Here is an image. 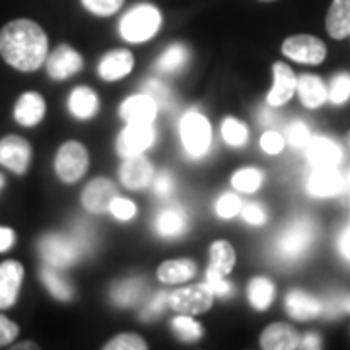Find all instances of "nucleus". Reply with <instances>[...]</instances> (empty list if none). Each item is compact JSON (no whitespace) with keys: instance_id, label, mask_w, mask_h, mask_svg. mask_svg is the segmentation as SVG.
Returning a JSON list of instances; mask_svg holds the SVG:
<instances>
[{"instance_id":"nucleus-1","label":"nucleus","mask_w":350,"mask_h":350,"mask_svg":"<svg viewBox=\"0 0 350 350\" xmlns=\"http://www.w3.org/2000/svg\"><path fill=\"white\" fill-rule=\"evenodd\" d=\"M0 55L20 72H33L49 57V39L33 20H12L0 31Z\"/></svg>"},{"instance_id":"nucleus-2","label":"nucleus","mask_w":350,"mask_h":350,"mask_svg":"<svg viewBox=\"0 0 350 350\" xmlns=\"http://www.w3.org/2000/svg\"><path fill=\"white\" fill-rule=\"evenodd\" d=\"M313 239H315V224L306 216L296 218L280 232V236L276 239V257L284 262L298 261L310 251Z\"/></svg>"},{"instance_id":"nucleus-3","label":"nucleus","mask_w":350,"mask_h":350,"mask_svg":"<svg viewBox=\"0 0 350 350\" xmlns=\"http://www.w3.org/2000/svg\"><path fill=\"white\" fill-rule=\"evenodd\" d=\"M162 25V14L152 4H138L121 20V38L129 43H144L152 39Z\"/></svg>"},{"instance_id":"nucleus-4","label":"nucleus","mask_w":350,"mask_h":350,"mask_svg":"<svg viewBox=\"0 0 350 350\" xmlns=\"http://www.w3.org/2000/svg\"><path fill=\"white\" fill-rule=\"evenodd\" d=\"M181 142L183 148L191 158H202L208 148H211V140H213V131L211 123L204 115L199 111H189L181 119Z\"/></svg>"},{"instance_id":"nucleus-5","label":"nucleus","mask_w":350,"mask_h":350,"mask_svg":"<svg viewBox=\"0 0 350 350\" xmlns=\"http://www.w3.org/2000/svg\"><path fill=\"white\" fill-rule=\"evenodd\" d=\"M90 165V156L84 144L76 142V140H68L57 152L55 158V172L57 177L63 183H76L80 181L84 174L88 172Z\"/></svg>"},{"instance_id":"nucleus-6","label":"nucleus","mask_w":350,"mask_h":350,"mask_svg":"<svg viewBox=\"0 0 350 350\" xmlns=\"http://www.w3.org/2000/svg\"><path fill=\"white\" fill-rule=\"evenodd\" d=\"M39 253L45 265L57 267V269L72 267L82 255L75 239L61 236V234H49L39 239Z\"/></svg>"},{"instance_id":"nucleus-7","label":"nucleus","mask_w":350,"mask_h":350,"mask_svg":"<svg viewBox=\"0 0 350 350\" xmlns=\"http://www.w3.org/2000/svg\"><path fill=\"white\" fill-rule=\"evenodd\" d=\"M214 304V292L208 284H195V286L181 288L170 294V306L172 310L183 315H199L208 312Z\"/></svg>"},{"instance_id":"nucleus-8","label":"nucleus","mask_w":350,"mask_h":350,"mask_svg":"<svg viewBox=\"0 0 350 350\" xmlns=\"http://www.w3.org/2000/svg\"><path fill=\"white\" fill-rule=\"evenodd\" d=\"M156 140L152 123H129L117 138V152L121 158H131L146 152Z\"/></svg>"},{"instance_id":"nucleus-9","label":"nucleus","mask_w":350,"mask_h":350,"mask_svg":"<svg viewBox=\"0 0 350 350\" xmlns=\"http://www.w3.org/2000/svg\"><path fill=\"white\" fill-rule=\"evenodd\" d=\"M282 53L300 64H319L327 57V47L313 36H292L282 43Z\"/></svg>"},{"instance_id":"nucleus-10","label":"nucleus","mask_w":350,"mask_h":350,"mask_svg":"<svg viewBox=\"0 0 350 350\" xmlns=\"http://www.w3.org/2000/svg\"><path fill=\"white\" fill-rule=\"evenodd\" d=\"M31 163V146L22 137H4L0 140V165L14 174L24 175Z\"/></svg>"},{"instance_id":"nucleus-11","label":"nucleus","mask_w":350,"mask_h":350,"mask_svg":"<svg viewBox=\"0 0 350 350\" xmlns=\"http://www.w3.org/2000/svg\"><path fill=\"white\" fill-rule=\"evenodd\" d=\"M45 66H47V75L53 80H66V78H70V76H75L76 72L82 70L84 61H82V55L78 51L68 47V45H61L47 57Z\"/></svg>"},{"instance_id":"nucleus-12","label":"nucleus","mask_w":350,"mask_h":350,"mask_svg":"<svg viewBox=\"0 0 350 350\" xmlns=\"http://www.w3.org/2000/svg\"><path fill=\"white\" fill-rule=\"evenodd\" d=\"M121 183L131 191H142V189L150 187L152 179H154V167L152 163L142 156H131L125 158V162L119 170Z\"/></svg>"},{"instance_id":"nucleus-13","label":"nucleus","mask_w":350,"mask_h":350,"mask_svg":"<svg viewBox=\"0 0 350 350\" xmlns=\"http://www.w3.org/2000/svg\"><path fill=\"white\" fill-rule=\"evenodd\" d=\"M117 197V187L109 179L98 177L94 181H90L82 193V204L88 213L103 214L109 211L111 200Z\"/></svg>"},{"instance_id":"nucleus-14","label":"nucleus","mask_w":350,"mask_h":350,"mask_svg":"<svg viewBox=\"0 0 350 350\" xmlns=\"http://www.w3.org/2000/svg\"><path fill=\"white\" fill-rule=\"evenodd\" d=\"M24 280V267L18 261L0 262V310H8L18 301Z\"/></svg>"},{"instance_id":"nucleus-15","label":"nucleus","mask_w":350,"mask_h":350,"mask_svg":"<svg viewBox=\"0 0 350 350\" xmlns=\"http://www.w3.org/2000/svg\"><path fill=\"white\" fill-rule=\"evenodd\" d=\"M273 75H275V84L267 96V103L273 107H282L284 103L292 100L298 86V78L294 75V70L284 63L273 64Z\"/></svg>"},{"instance_id":"nucleus-16","label":"nucleus","mask_w":350,"mask_h":350,"mask_svg":"<svg viewBox=\"0 0 350 350\" xmlns=\"http://www.w3.org/2000/svg\"><path fill=\"white\" fill-rule=\"evenodd\" d=\"M45 100L38 92H25L14 105V119L22 126H36L45 117Z\"/></svg>"},{"instance_id":"nucleus-17","label":"nucleus","mask_w":350,"mask_h":350,"mask_svg":"<svg viewBox=\"0 0 350 350\" xmlns=\"http://www.w3.org/2000/svg\"><path fill=\"white\" fill-rule=\"evenodd\" d=\"M158 103L148 94H138L129 100L123 101L121 105V117L126 123H154L156 115H158Z\"/></svg>"},{"instance_id":"nucleus-18","label":"nucleus","mask_w":350,"mask_h":350,"mask_svg":"<svg viewBox=\"0 0 350 350\" xmlns=\"http://www.w3.org/2000/svg\"><path fill=\"white\" fill-rule=\"evenodd\" d=\"M306 148H308V158H310L313 170L337 167L340 160H342L340 146L335 144L333 140H329V138H312Z\"/></svg>"},{"instance_id":"nucleus-19","label":"nucleus","mask_w":350,"mask_h":350,"mask_svg":"<svg viewBox=\"0 0 350 350\" xmlns=\"http://www.w3.org/2000/svg\"><path fill=\"white\" fill-rule=\"evenodd\" d=\"M300 347V337L294 327L288 323H273L261 335V349L265 350H292Z\"/></svg>"},{"instance_id":"nucleus-20","label":"nucleus","mask_w":350,"mask_h":350,"mask_svg":"<svg viewBox=\"0 0 350 350\" xmlns=\"http://www.w3.org/2000/svg\"><path fill=\"white\" fill-rule=\"evenodd\" d=\"M135 66V59H133V53L126 49H115L109 51L103 59L100 61L98 66V72L103 80L113 82V80H119L126 76Z\"/></svg>"},{"instance_id":"nucleus-21","label":"nucleus","mask_w":350,"mask_h":350,"mask_svg":"<svg viewBox=\"0 0 350 350\" xmlns=\"http://www.w3.org/2000/svg\"><path fill=\"white\" fill-rule=\"evenodd\" d=\"M345 187V179L338 174L337 167H319L315 170L308 181V191L313 197H333Z\"/></svg>"},{"instance_id":"nucleus-22","label":"nucleus","mask_w":350,"mask_h":350,"mask_svg":"<svg viewBox=\"0 0 350 350\" xmlns=\"http://www.w3.org/2000/svg\"><path fill=\"white\" fill-rule=\"evenodd\" d=\"M154 228L160 238H179L187 230V214L181 206H165L156 216Z\"/></svg>"},{"instance_id":"nucleus-23","label":"nucleus","mask_w":350,"mask_h":350,"mask_svg":"<svg viewBox=\"0 0 350 350\" xmlns=\"http://www.w3.org/2000/svg\"><path fill=\"white\" fill-rule=\"evenodd\" d=\"M286 312L292 319L310 321L323 313V304L301 290H292L286 298Z\"/></svg>"},{"instance_id":"nucleus-24","label":"nucleus","mask_w":350,"mask_h":350,"mask_svg":"<svg viewBox=\"0 0 350 350\" xmlns=\"http://www.w3.org/2000/svg\"><path fill=\"white\" fill-rule=\"evenodd\" d=\"M296 90H298L301 103L308 109H317V107H321L329 100V90H327V86L323 84V80L319 76L301 75L298 78Z\"/></svg>"},{"instance_id":"nucleus-25","label":"nucleus","mask_w":350,"mask_h":350,"mask_svg":"<svg viewBox=\"0 0 350 350\" xmlns=\"http://www.w3.org/2000/svg\"><path fill=\"white\" fill-rule=\"evenodd\" d=\"M327 31L333 39H345L350 36V0H333L327 12Z\"/></svg>"},{"instance_id":"nucleus-26","label":"nucleus","mask_w":350,"mask_h":350,"mask_svg":"<svg viewBox=\"0 0 350 350\" xmlns=\"http://www.w3.org/2000/svg\"><path fill=\"white\" fill-rule=\"evenodd\" d=\"M68 109H70V113L75 115L76 119L86 121V119H92L98 113V109H100V100H98V96H96L94 90H90L86 86H80L76 88L75 92L70 94V98H68Z\"/></svg>"},{"instance_id":"nucleus-27","label":"nucleus","mask_w":350,"mask_h":350,"mask_svg":"<svg viewBox=\"0 0 350 350\" xmlns=\"http://www.w3.org/2000/svg\"><path fill=\"white\" fill-rule=\"evenodd\" d=\"M39 276L43 280L45 288L51 292V296L59 301H70L75 298V288L70 286V282L61 275V269L51 267V265H43Z\"/></svg>"},{"instance_id":"nucleus-28","label":"nucleus","mask_w":350,"mask_h":350,"mask_svg":"<svg viewBox=\"0 0 350 350\" xmlns=\"http://www.w3.org/2000/svg\"><path fill=\"white\" fill-rule=\"evenodd\" d=\"M197 275V265L191 259H174V261H165L158 269V278L163 284H179L191 280Z\"/></svg>"},{"instance_id":"nucleus-29","label":"nucleus","mask_w":350,"mask_h":350,"mask_svg":"<svg viewBox=\"0 0 350 350\" xmlns=\"http://www.w3.org/2000/svg\"><path fill=\"white\" fill-rule=\"evenodd\" d=\"M146 294V284L138 278H131V280H121L117 284H113L111 292V300L121 306V308H131V306H137L138 301L144 298Z\"/></svg>"},{"instance_id":"nucleus-30","label":"nucleus","mask_w":350,"mask_h":350,"mask_svg":"<svg viewBox=\"0 0 350 350\" xmlns=\"http://www.w3.org/2000/svg\"><path fill=\"white\" fill-rule=\"evenodd\" d=\"M236 265V251L228 241H214L211 245V262L208 269L218 275H230Z\"/></svg>"},{"instance_id":"nucleus-31","label":"nucleus","mask_w":350,"mask_h":350,"mask_svg":"<svg viewBox=\"0 0 350 350\" xmlns=\"http://www.w3.org/2000/svg\"><path fill=\"white\" fill-rule=\"evenodd\" d=\"M247 298H250V304L259 310V312H265L273 300H275V284L269 280V278H253L247 286Z\"/></svg>"},{"instance_id":"nucleus-32","label":"nucleus","mask_w":350,"mask_h":350,"mask_svg":"<svg viewBox=\"0 0 350 350\" xmlns=\"http://www.w3.org/2000/svg\"><path fill=\"white\" fill-rule=\"evenodd\" d=\"M187 61V47H185V45H174V47H170V49L165 51L162 57L158 59L156 68H158V72H162V75H175V72H179V70L185 68Z\"/></svg>"},{"instance_id":"nucleus-33","label":"nucleus","mask_w":350,"mask_h":350,"mask_svg":"<svg viewBox=\"0 0 350 350\" xmlns=\"http://www.w3.org/2000/svg\"><path fill=\"white\" fill-rule=\"evenodd\" d=\"M222 138L230 146H243L250 138V131L241 121L234 119V117H228L222 123Z\"/></svg>"},{"instance_id":"nucleus-34","label":"nucleus","mask_w":350,"mask_h":350,"mask_svg":"<svg viewBox=\"0 0 350 350\" xmlns=\"http://www.w3.org/2000/svg\"><path fill=\"white\" fill-rule=\"evenodd\" d=\"M172 327H174V331L177 333V337L187 340V342L199 340V338L202 337V327H200L191 315L179 313L174 321H172Z\"/></svg>"},{"instance_id":"nucleus-35","label":"nucleus","mask_w":350,"mask_h":350,"mask_svg":"<svg viewBox=\"0 0 350 350\" xmlns=\"http://www.w3.org/2000/svg\"><path fill=\"white\" fill-rule=\"evenodd\" d=\"M261 183L262 174L259 170H253V167L239 170L238 174L232 177V185L241 193H255L257 189L261 187Z\"/></svg>"},{"instance_id":"nucleus-36","label":"nucleus","mask_w":350,"mask_h":350,"mask_svg":"<svg viewBox=\"0 0 350 350\" xmlns=\"http://www.w3.org/2000/svg\"><path fill=\"white\" fill-rule=\"evenodd\" d=\"M144 94H148L150 98H154L156 103H158V107H163L165 111H172L175 107L174 96H172L170 88L165 86L163 82H160V80H154V78L148 80L144 84Z\"/></svg>"},{"instance_id":"nucleus-37","label":"nucleus","mask_w":350,"mask_h":350,"mask_svg":"<svg viewBox=\"0 0 350 350\" xmlns=\"http://www.w3.org/2000/svg\"><path fill=\"white\" fill-rule=\"evenodd\" d=\"M350 100V75H337L329 86V101L335 105H342Z\"/></svg>"},{"instance_id":"nucleus-38","label":"nucleus","mask_w":350,"mask_h":350,"mask_svg":"<svg viewBox=\"0 0 350 350\" xmlns=\"http://www.w3.org/2000/svg\"><path fill=\"white\" fill-rule=\"evenodd\" d=\"M105 350H146L148 345L146 340L138 335H133V333H123V335H117L115 338H111L109 342H105Z\"/></svg>"},{"instance_id":"nucleus-39","label":"nucleus","mask_w":350,"mask_h":350,"mask_svg":"<svg viewBox=\"0 0 350 350\" xmlns=\"http://www.w3.org/2000/svg\"><path fill=\"white\" fill-rule=\"evenodd\" d=\"M123 2L125 0H82V6L90 14L105 18V16H113L119 12L123 8Z\"/></svg>"},{"instance_id":"nucleus-40","label":"nucleus","mask_w":350,"mask_h":350,"mask_svg":"<svg viewBox=\"0 0 350 350\" xmlns=\"http://www.w3.org/2000/svg\"><path fill=\"white\" fill-rule=\"evenodd\" d=\"M241 200H239L238 195H234V193H226L222 195L218 202H216V213L218 216L222 218V220H230V218H234L236 214L241 213Z\"/></svg>"},{"instance_id":"nucleus-41","label":"nucleus","mask_w":350,"mask_h":350,"mask_svg":"<svg viewBox=\"0 0 350 350\" xmlns=\"http://www.w3.org/2000/svg\"><path fill=\"white\" fill-rule=\"evenodd\" d=\"M286 138L294 148H306L310 144V140H312V133L301 121H294L292 125L288 126Z\"/></svg>"},{"instance_id":"nucleus-42","label":"nucleus","mask_w":350,"mask_h":350,"mask_svg":"<svg viewBox=\"0 0 350 350\" xmlns=\"http://www.w3.org/2000/svg\"><path fill=\"white\" fill-rule=\"evenodd\" d=\"M170 306V294L167 292H158L154 298H150V301L144 306V310H142V319H146V321H150L154 317H158V315H162L163 310Z\"/></svg>"},{"instance_id":"nucleus-43","label":"nucleus","mask_w":350,"mask_h":350,"mask_svg":"<svg viewBox=\"0 0 350 350\" xmlns=\"http://www.w3.org/2000/svg\"><path fill=\"white\" fill-rule=\"evenodd\" d=\"M109 213H111L117 220H121V222H129V220H133V218H135V214H137V206H135V202H133V200L115 197V199L111 200V204H109Z\"/></svg>"},{"instance_id":"nucleus-44","label":"nucleus","mask_w":350,"mask_h":350,"mask_svg":"<svg viewBox=\"0 0 350 350\" xmlns=\"http://www.w3.org/2000/svg\"><path fill=\"white\" fill-rule=\"evenodd\" d=\"M206 284L214 292V296H220V298H228L234 292V286L226 280L224 275H218L211 269H206Z\"/></svg>"},{"instance_id":"nucleus-45","label":"nucleus","mask_w":350,"mask_h":350,"mask_svg":"<svg viewBox=\"0 0 350 350\" xmlns=\"http://www.w3.org/2000/svg\"><path fill=\"white\" fill-rule=\"evenodd\" d=\"M152 185H154V193L160 197V199H167L172 193H174V177L170 172H160L158 175H154V179H152Z\"/></svg>"},{"instance_id":"nucleus-46","label":"nucleus","mask_w":350,"mask_h":350,"mask_svg":"<svg viewBox=\"0 0 350 350\" xmlns=\"http://www.w3.org/2000/svg\"><path fill=\"white\" fill-rule=\"evenodd\" d=\"M18 333H20V327L16 325L12 319H8L6 315L0 313V349H4L10 342H14Z\"/></svg>"},{"instance_id":"nucleus-47","label":"nucleus","mask_w":350,"mask_h":350,"mask_svg":"<svg viewBox=\"0 0 350 350\" xmlns=\"http://www.w3.org/2000/svg\"><path fill=\"white\" fill-rule=\"evenodd\" d=\"M75 234L76 236H72V239L76 241V245L80 247V251L82 253L92 251V247H94V230L86 224H76Z\"/></svg>"},{"instance_id":"nucleus-48","label":"nucleus","mask_w":350,"mask_h":350,"mask_svg":"<svg viewBox=\"0 0 350 350\" xmlns=\"http://www.w3.org/2000/svg\"><path fill=\"white\" fill-rule=\"evenodd\" d=\"M261 148L267 154H278L284 148V137L275 133V131H269L261 137Z\"/></svg>"},{"instance_id":"nucleus-49","label":"nucleus","mask_w":350,"mask_h":350,"mask_svg":"<svg viewBox=\"0 0 350 350\" xmlns=\"http://www.w3.org/2000/svg\"><path fill=\"white\" fill-rule=\"evenodd\" d=\"M241 216L245 222H250L253 226H261L267 222V213L262 211V206L259 204H247L241 208Z\"/></svg>"},{"instance_id":"nucleus-50","label":"nucleus","mask_w":350,"mask_h":350,"mask_svg":"<svg viewBox=\"0 0 350 350\" xmlns=\"http://www.w3.org/2000/svg\"><path fill=\"white\" fill-rule=\"evenodd\" d=\"M16 243V234L12 228H4L0 226V253L8 251Z\"/></svg>"},{"instance_id":"nucleus-51","label":"nucleus","mask_w":350,"mask_h":350,"mask_svg":"<svg viewBox=\"0 0 350 350\" xmlns=\"http://www.w3.org/2000/svg\"><path fill=\"white\" fill-rule=\"evenodd\" d=\"M259 121H261L262 125L273 126L280 121V117H278V113L273 109V105L267 103V107H262L261 111H259Z\"/></svg>"},{"instance_id":"nucleus-52","label":"nucleus","mask_w":350,"mask_h":350,"mask_svg":"<svg viewBox=\"0 0 350 350\" xmlns=\"http://www.w3.org/2000/svg\"><path fill=\"white\" fill-rule=\"evenodd\" d=\"M338 247H340L342 257L350 261V226L345 230V232H342V236H340V239H338Z\"/></svg>"},{"instance_id":"nucleus-53","label":"nucleus","mask_w":350,"mask_h":350,"mask_svg":"<svg viewBox=\"0 0 350 350\" xmlns=\"http://www.w3.org/2000/svg\"><path fill=\"white\" fill-rule=\"evenodd\" d=\"M301 349H321V338L317 335H306L300 340Z\"/></svg>"},{"instance_id":"nucleus-54","label":"nucleus","mask_w":350,"mask_h":350,"mask_svg":"<svg viewBox=\"0 0 350 350\" xmlns=\"http://www.w3.org/2000/svg\"><path fill=\"white\" fill-rule=\"evenodd\" d=\"M12 349L14 350H38L39 347L36 345V342H31V340H25V342H22V345H14Z\"/></svg>"},{"instance_id":"nucleus-55","label":"nucleus","mask_w":350,"mask_h":350,"mask_svg":"<svg viewBox=\"0 0 350 350\" xmlns=\"http://www.w3.org/2000/svg\"><path fill=\"white\" fill-rule=\"evenodd\" d=\"M338 304H340V310H342V312L350 313V296L340 298V300H338Z\"/></svg>"},{"instance_id":"nucleus-56","label":"nucleus","mask_w":350,"mask_h":350,"mask_svg":"<svg viewBox=\"0 0 350 350\" xmlns=\"http://www.w3.org/2000/svg\"><path fill=\"white\" fill-rule=\"evenodd\" d=\"M4 183H6V179H4V175L0 174V191H2V187H4Z\"/></svg>"},{"instance_id":"nucleus-57","label":"nucleus","mask_w":350,"mask_h":350,"mask_svg":"<svg viewBox=\"0 0 350 350\" xmlns=\"http://www.w3.org/2000/svg\"><path fill=\"white\" fill-rule=\"evenodd\" d=\"M261 2H275V0H261Z\"/></svg>"},{"instance_id":"nucleus-58","label":"nucleus","mask_w":350,"mask_h":350,"mask_svg":"<svg viewBox=\"0 0 350 350\" xmlns=\"http://www.w3.org/2000/svg\"><path fill=\"white\" fill-rule=\"evenodd\" d=\"M349 183H350V175H349Z\"/></svg>"}]
</instances>
